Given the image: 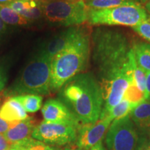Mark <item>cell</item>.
Listing matches in <instances>:
<instances>
[{"instance_id":"obj_1","label":"cell","mask_w":150,"mask_h":150,"mask_svg":"<svg viewBox=\"0 0 150 150\" xmlns=\"http://www.w3.org/2000/svg\"><path fill=\"white\" fill-rule=\"evenodd\" d=\"M93 60L102 85L117 75L131 72L130 59L133 52L130 42L122 32L115 29L98 28L91 37Z\"/></svg>"},{"instance_id":"obj_2","label":"cell","mask_w":150,"mask_h":150,"mask_svg":"<svg viewBox=\"0 0 150 150\" xmlns=\"http://www.w3.org/2000/svg\"><path fill=\"white\" fill-rule=\"evenodd\" d=\"M61 100L83 124L98 120L104 106L102 89L92 72H82L59 90Z\"/></svg>"},{"instance_id":"obj_3","label":"cell","mask_w":150,"mask_h":150,"mask_svg":"<svg viewBox=\"0 0 150 150\" xmlns=\"http://www.w3.org/2000/svg\"><path fill=\"white\" fill-rule=\"evenodd\" d=\"M91 52L88 30L78 27L70 42L51 61L50 91H59L69 80L87 68Z\"/></svg>"},{"instance_id":"obj_4","label":"cell","mask_w":150,"mask_h":150,"mask_svg":"<svg viewBox=\"0 0 150 150\" xmlns=\"http://www.w3.org/2000/svg\"><path fill=\"white\" fill-rule=\"evenodd\" d=\"M51 61L52 59L40 50L13 83L4 90L3 96L8 98L22 95H48L51 92Z\"/></svg>"},{"instance_id":"obj_5","label":"cell","mask_w":150,"mask_h":150,"mask_svg":"<svg viewBox=\"0 0 150 150\" xmlns=\"http://www.w3.org/2000/svg\"><path fill=\"white\" fill-rule=\"evenodd\" d=\"M41 6L43 18L54 24L75 27L88 18L84 0H41Z\"/></svg>"},{"instance_id":"obj_6","label":"cell","mask_w":150,"mask_h":150,"mask_svg":"<svg viewBox=\"0 0 150 150\" xmlns=\"http://www.w3.org/2000/svg\"><path fill=\"white\" fill-rule=\"evenodd\" d=\"M148 18L140 4H131L104 10H89L88 21L95 25H124L134 27Z\"/></svg>"},{"instance_id":"obj_7","label":"cell","mask_w":150,"mask_h":150,"mask_svg":"<svg viewBox=\"0 0 150 150\" xmlns=\"http://www.w3.org/2000/svg\"><path fill=\"white\" fill-rule=\"evenodd\" d=\"M109 150H138L139 135L130 115L112 122L106 136Z\"/></svg>"},{"instance_id":"obj_8","label":"cell","mask_w":150,"mask_h":150,"mask_svg":"<svg viewBox=\"0 0 150 150\" xmlns=\"http://www.w3.org/2000/svg\"><path fill=\"white\" fill-rule=\"evenodd\" d=\"M78 129L73 125L42 121L35 126L32 138L50 145L62 146L76 140Z\"/></svg>"},{"instance_id":"obj_9","label":"cell","mask_w":150,"mask_h":150,"mask_svg":"<svg viewBox=\"0 0 150 150\" xmlns=\"http://www.w3.org/2000/svg\"><path fill=\"white\" fill-rule=\"evenodd\" d=\"M131 81H133V76L131 71L122 73L107 83L101 85L104 104L99 118L106 117L110 110L122 100Z\"/></svg>"},{"instance_id":"obj_10","label":"cell","mask_w":150,"mask_h":150,"mask_svg":"<svg viewBox=\"0 0 150 150\" xmlns=\"http://www.w3.org/2000/svg\"><path fill=\"white\" fill-rule=\"evenodd\" d=\"M112 122L111 119L106 116L99 118L95 122L83 124L80 126L76 137V146L79 150H88L102 141Z\"/></svg>"},{"instance_id":"obj_11","label":"cell","mask_w":150,"mask_h":150,"mask_svg":"<svg viewBox=\"0 0 150 150\" xmlns=\"http://www.w3.org/2000/svg\"><path fill=\"white\" fill-rule=\"evenodd\" d=\"M41 112L44 121L45 122L70 125L78 128L80 127V122L66 105L59 99H48L45 102Z\"/></svg>"},{"instance_id":"obj_12","label":"cell","mask_w":150,"mask_h":150,"mask_svg":"<svg viewBox=\"0 0 150 150\" xmlns=\"http://www.w3.org/2000/svg\"><path fill=\"white\" fill-rule=\"evenodd\" d=\"M35 121L32 117H28L22 121L15 122L4 134L12 146H18L30 138H32Z\"/></svg>"},{"instance_id":"obj_13","label":"cell","mask_w":150,"mask_h":150,"mask_svg":"<svg viewBox=\"0 0 150 150\" xmlns=\"http://www.w3.org/2000/svg\"><path fill=\"white\" fill-rule=\"evenodd\" d=\"M6 6L31 22L43 18L41 0H18Z\"/></svg>"},{"instance_id":"obj_14","label":"cell","mask_w":150,"mask_h":150,"mask_svg":"<svg viewBox=\"0 0 150 150\" xmlns=\"http://www.w3.org/2000/svg\"><path fill=\"white\" fill-rule=\"evenodd\" d=\"M77 28L78 27L76 26L71 27L58 33L45 43L40 50L52 59L54 56L59 53L67 45L74 35Z\"/></svg>"},{"instance_id":"obj_15","label":"cell","mask_w":150,"mask_h":150,"mask_svg":"<svg viewBox=\"0 0 150 150\" xmlns=\"http://www.w3.org/2000/svg\"><path fill=\"white\" fill-rule=\"evenodd\" d=\"M28 117L23 106L13 97H8L0 106V117L8 122L22 121Z\"/></svg>"},{"instance_id":"obj_16","label":"cell","mask_w":150,"mask_h":150,"mask_svg":"<svg viewBox=\"0 0 150 150\" xmlns=\"http://www.w3.org/2000/svg\"><path fill=\"white\" fill-rule=\"evenodd\" d=\"M130 117L138 130L150 136V101L145 100L135 106Z\"/></svg>"},{"instance_id":"obj_17","label":"cell","mask_w":150,"mask_h":150,"mask_svg":"<svg viewBox=\"0 0 150 150\" xmlns=\"http://www.w3.org/2000/svg\"><path fill=\"white\" fill-rule=\"evenodd\" d=\"M133 50L137 64L145 72H150V44L136 43L133 46Z\"/></svg>"},{"instance_id":"obj_18","label":"cell","mask_w":150,"mask_h":150,"mask_svg":"<svg viewBox=\"0 0 150 150\" xmlns=\"http://www.w3.org/2000/svg\"><path fill=\"white\" fill-rule=\"evenodd\" d=\"M0 18L7 25L23 27L32 23L6 5L0 4Z\"/></svg>"},{"instance_id":"obj_19","label":"cell","mask_w":150,"mask_h":150,"mask_svg":"<svg viewBox=\"0 0 150 150\" xmlns=\"http://www.w3.org/2000/svg\"><path fill=\"white\" fill-rule=\"evenodd\" d=\"M89 10L98 11L138 3L136 0H84Z\"/></svg>"},{"instance_id":"obj_20","label":"cell","mask_w":150,"mask_h":150,"mask_svg":"<svg viewBox=\"0 0 150 150\" xmlns=\"http://www.w3.org/2000/svg\"><path fill=\"white\" fill-rule=\"evenodd\" d=\"M13 97L21 104L26 111L31 113L37 112L42 106L43 98L41 95H22Z\"/></svg>"},{"instance_id":"obj_21","label":"cell","mask_w":150,"mask_h":150,"mask_svg":"<svg viewBox=\"0 0 150 150\" xmlns=\"http://www.w3.org/2000/svg\"><path fill=\"white\" fill-rule=\"evenodd\" d=\"M130 63L131 67V72H132L133 81L136 83L137 87H138L142 93L145 94L147 73L142 70L139 65L137 64L136 59H135L134 50H133V52L131 56Z\"/></svg>"},{"instance_id":"obj_22","label":"cell","mask_w":150,"mask_h":150,"mask_svg":"<svg viewBox=\"0 0 150 150\" xmlns=\"http://www.w3.org/2000/svg\"><path fill=\"white\" fill-rule=\"evenodd\" d=\"M124 99L129 101V103L134 106H136L140 103L145 100V94L140 91L137 87L136 83L134 81H131L129 83L128 88L125 92L124 95Z\"/></svg>"},{"instance_id":"obj_23","label":"cell","mask_w":150,"mask_h":150,"mask_svg":"<svg viewBox=\"0 0 150 150\" xmlns=\"http://www.w3.org/2000/svg\"><path fill=\"white\" fill-rule=\"evenodd\" d=\"M133 108H134V106L129 103V101L123 98L119 104L110 110V111L106 116H108L111 119V120L113 121L115 120L120 119V118L129 115Z\"/></svg>"},{"instance_id":"obj_24","label":"cell","mask_w":150,"mask_h":150,"mask_svg":"<svg viewBox=\"0 0 150 150\" xmlns=\"http://www.w3.org/2000/svg\"><path fill=\"white\" fill-rule=\"evenodd\" d=\"M18 146L23 148L24 150H59L58 148L47 145L33 138H30Z\"/></svg>"},{"instance_id":"obj_25","label":"cell","mask_w":150,"mask_h":150,"mask_svg":"<svg viewBox=\"0 0 150 150\" xmlns=\"http://www.w3.org/2000/svg\"><path fill=\"white\" fill-rule=\"evenodd\" d=\"M132 28L138 34L150 42V17Z\"/></svg>"},{"instance_id":"obj_26","label":"cell","mask_w":150,"mask_h":150,"mask_svg":"<svg viewBox=\"0 0 150 150\" xmlns=\"http://www.w3.org/2000/svg\"><path fill=\"white\" fill-rule=\"evenodd\" d=\"M8 81V74L5 65L0 63V92L4 91Z\"/></svg>"},{"instance_id":"obj_27","label":"cell","mask_w":150,"mask_h":150,"mask_svg":"<svg viewBox=\"0 0 150 150\" xmlns=\"http://www.w3.org/2000/svg\"><path fill=\"white\" fill-rule=\"evenodd\" d=\"M12 145L7 140L4 134H0V150H11Z\"/></svg>"},{"instance_id":"obj_28","label":"cell","mask_w":150,"mask_h":150,"mask_svg":"<svg viewBox=\"0 0 150 150\" xmlns=\"http://www.w3.org/2000/svg\"><path fill=\"white\" fill-rule=\"evenodd\" d=\"M15 122H8L0 117V134H4Z\"/></svg>"},{"instance_id":"obj_29","label":"cell","mask_w":150,"mask_h":150,"mask_svg":"<svg viewBox=\"0 0 150 150\" xmlns=\"http://www.w3.org/2000/svg\"><path fill=\"white\" fill-rule=\"evenodd\" d=\"M146 73H147V78H146L145 100L150 101V72Z\"/></svg>"},{"instance_id":"obj_30","label":"cell","mask_w":150,"mask_h":150,"mask_svg":"<svg viewBox=\"0 0 150 150\" xmlns=\"http://www.w3.org/2000/svg\"><path fill=\"white\" fill-rule=\"evenodd\" d=\"M6 30H7V24H6L4 22L1 20V19L0 18V41H1V39H2L4 35L5 34Z\"/></svg>"},{"instance_id":"obj_31","label":"cell","mask_w":150,"mask_h":150,"mask_svg":"<svg viewBox=\"0 0 150 150\" xmlns=\"http://www.w3.org/2000/svg\"><path fill=\"white\" fill-rule=\"evenodd\" d=\"M89 150H106L105 149L104 145H103L102 141L98 142V143L96 144L95 146H93V147L91 148Z\"/></svg>"},{"instance_id":"obj_32","label":"cell","mask_w":150,"mask_h":150,"mask_svg":"<svg viewBox=\"0 0 150 150\" xmlns=\"http://www.w3.org/2000/svg\"><path fill=\"white\" fill-rule=\"evenodd\" d=\"M145 8L146 11H147L150 14V0H146L145 4Z\"/></svg>"},{"instance_id":"obj_33","label":"cell","mask_w":150,"mask_h":150,"mask_svg":"<svg viewBox=\"0 0 150 150\" xmlns=\"http://www.w3.org/2000/svg\"><path fill=\"white\" fill-rule=\"evenodd\" d=\"M18 1V0H0V4L1 5H6L9 3L13 2V1Z\"/></svg>"},{"instance_id":"obj_34","label":"cell","mask_w":150,"mask_h":150,"mask_svg":"<svg viewBox=\"0 0 150 150\" xmlns=\"http://www.w3.org/2000/svg\"><path fill=\"white\" fill-rule=\"evenodd\" d=\"M11 150H24V149L21 147H20V146H12Z\"/></svg>"},{"instance_id":"obj_35","label":"cell","mask_w":150,"mask_h":150,"mask_svg":"<svg viewBox=\"0 0 150 150\" xmlns=\"http://www.w3.org/2000/svg\"><path fill=\"white\" fill-rule=\"evenodd\" d=\"M143 150H150V145H148L147 147H145V149H144Z\"/></svg>"},{"instance_id":"obj_36","label":"cell","mask_w":150,"mask_h":150,"mask_svg":"<svg viewBox=\"0 0 150 150\" xmlns=\"http://www.w3.org/2000/svg\"><path fill=\"white\" fill-rule=\"evenodd\" d=\"M65 150H73V149H69V148H67V149H66Z\"/></svg>"},{"instance_id":"obj_37","label":"cell","mask_w":150,"mask_h":150,"mask_svg":"<svg viewBox=\"0 0 150 150\" xmlns=\"http://www.w3.org/2000/svg\"><path fill=\"white\" fill-rule=\"evenodd\" d=\"M0 101H1V98H0Z\"/></svg>"}]
</instances>
